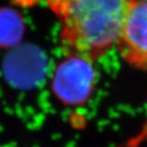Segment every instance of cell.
I'll list each match as a JSON object with an SVG mask.
<instances>
[{"label": "cell", "instance_id": "cell-1", "mask_svg": "<svg viewBox=\"0 0 147 147\" xmlns=\"http://www.w3.org/2000/svg\"><path fill=\"white\" fill-rule=\"evenodd\" d=\"M129 1L63 0L48 2L60 23V38L69 55L100 57L117 43Z\"/></svg>", "mask_w": 147, "mask_h": 147}, {"label": "cell", "instance_id": "cell-2", "mask_svg": "<svg viewBox=\"0 0 147 147\" xmlns=\"http://www.w3.org/2000/svg\"><path fill=\"white\" fill-rule=\"evenodd\" d=\"M96 75L90 60L69 55L55 69L52 80L53 92L66 105H80L89 98Z\"/></svg>", "mask_w": 147, "mask_h": 147}, {"label": "cell", "instance_id": "cell-3", "mask_svg": "<svg viewBox=\"0 0 147 147\" xmlns=\"http://www.w3.org/2000/svg\"><path fill=\"white\" fill-rule=\"evenodd\" d=\"M117 44L126 61L147 68V0L129 1Z\"/></svg>", "mask_w": 147, "mask_h": 147}, {"label": "cell", "instance_id": "cell-4", "mask_svg": "<svg viewBox=\"0 0 147 147\" xmlns=\"http://www.w3.org/2000/svg\"><path fill=\"white\" fill-rule=\"evenodd\" d=\"M25 20L13 8H0V49L16 48L25 34Z\"/></svg>", "mask_w": 147, "mask_h": 147}, {"label": "cell", "instance_id": "cell-5", "mask_svg": "<svg viewBox=\"0 0 147 147\" xmlns=\"http://www.w3.org/2000/svg\"><path fill=\"white\" fill-rule=\"evenodd\" d=\"M146 136H147V135H146Z\"/></svg>", "mask_w": 147, "mask_h": 147}]
</instances>
